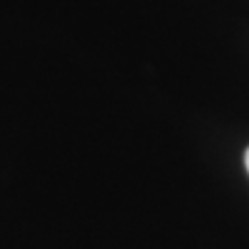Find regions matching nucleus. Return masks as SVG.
<instances>
[{"mask_svg":"<svg viewBox=\"0 0 249 249\" xmlns=\"http://www.w3.org/2000/svg\"><path fill=\"white\" fill-rule=\"evenodd\" d=\"M245 166H247V170H249V150L245 152Z\"/></svg>","mask_w":249,"mask_h":249,"instance_id":"1","label":"nucleus"}]
</instances>
